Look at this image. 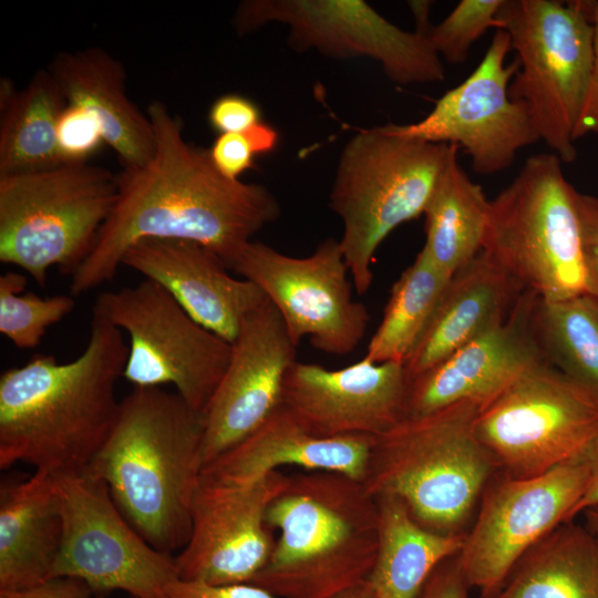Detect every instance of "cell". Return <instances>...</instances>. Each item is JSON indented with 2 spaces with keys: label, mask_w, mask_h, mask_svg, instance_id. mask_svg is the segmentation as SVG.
I'll return each mask as SVG.
<instances>
[{
  "label": "cell",
  "mask_w": 598,
  "mask_h": 598,
  "mask_svg": "<svg viewBox=\"0 0 598 598\" xmlns=\"http://www.w3.org/2000/svg\"><path fill=\"white\" fill-rule=\"evenodd\" d=\"M289 476L275 471L249 485L202 474L190 508V534L175 557L178 579L208 585L250 584L267 564L275 532L267 509Z\"/></svg>",
  "instance_id": "17"
},
{
  "label": "cell",
  "mask_w": 598,
  "mask_h": 598,
  "mask_svg": "<svg viewBox=\"0 0 598 598\" xmlns=\"http://www.w3.org/2000/svg\"><path fill=\"white\" fill-rule=\"evenodd\" d=\"M54 476L64 532L51 577L80 578L94 595L123 590L135 598H164L178 579L175 557L152 547L130 525L103 480L87 470Z\"/></svg>",
  "instance_id": "12"
},
{
  "label": "cell",
  "mask_w": 598,
  "mask_h": 598,
  "mask_svg": "<svg viewBox=\"0 0 598 598\" xmlns=\"http://www.w3.org/2000/svg\"><path fill=\"white\" fill-rule=\"evenodd\" d=\"M164 598H277L254 584L208 585L176 579L171 582Z\"/></svg>",
  "instance_id": "38"
},
{
  "label": "cell",
  "mask_w": 598,
  "mask_h": 598,
  "mask_svg": "<svg viewBox=\"0 0 598 598\" xmlns=\"http://www.w3.org/2000/svg\"><path fill=\"white\" fill-rule=\"evenodd\" d=\"M297 346L269 300L250 312L204 412L203 467L255 432L282 405Z\"/></svg>",
  "instance_id": "18"
},
{
  "label": "cell",
  "mask_w": 598,
  "mask_h": 598,
  "mask_svg": "<svg viewBox=\"0 0 598 598\" xmlns=\"http://www.w3.org/2000/svg\"><path fill=\"white\" fill-rule=\"evenodd\" d=\"M117 196V175L89 163L0 175V261L45 287L90 254Z\"/></svg>",
  "instance_id": "8"
},
{
  "label": "cell",
  "mask_w": 598,
  "mask_h": 598,
  "mask_svg": "<svg viewBox=\"0 0 598 598\" xmlns=\"http://www.w3.org/2000/svg\"><path fill=\"white\" fill-rule=\"evenodd\" d=\"M207 118L218 135L243 132L262 122L257 103L238 93H227L217 97L208 110Z\"/></svg>",
  "instance_id": "36"
},
{
  "label": "cell",
  "mask_w": 598,
  "mask_h": 598,
  "mask_svg": "<svg viewBox=\"0 0 598 598\" xmlns=\"http://www.w3.org/2000/svg\"><path fill=\"white\" fill-rule=\"evenodd\" d=\"M456 555L442 561L432 571L415 598H470L472 589L460 568Z\"/></svg>",
  "instance_id": "39"
},
{
  "label": "cell",
  "mask_w": 598,
  "mask_h": 598,
  "mask_svg": "<svg viewBox=\"0 0 598 598\" xmlns=\"http://www.w3.org/2000/svg\"><path fill=\"white\" fill-rule=\"evenodd\" d=\"M450 278L420 250L393 283L364 358L374 363L404 364L426 329Z\"/></svg>",
  "instance_id": "30"
},
{
  "label": "cell",
  "mask_w": 598,
  "mask_h": 598,
  "mask_svg": "<svg viewBox=\"0 0 598 598\" xmlns=\"http://www.w3.org/2000/svg\"><path fill=\"white\" fill-rule=\"evenodd\" d=\"M580 460L587 470V483L580 501L569 515L568 522L575 520L586 509L598 506V431L581 454Z\"/></svg>",
  "instance_id": "42"
},
{
  "label": "cell",
  "mask_w": 598,
  "mask_h": 598,
  "mask_svg": "<svg viewBox=\"0 0 598 598\" xmlns=\"http://www.w3.org/2000/svg\"><path fill=\"white\" fill-rule=\"evenodd\" d=\"M511 49L508 33L496 29L477 68L441 96L425 117L385 126L399 135L462 147L478 174L506 169L520 148L540 140L527 105L508 94L519 68L517 59L505 63Z\"/></svg>",
  "instance_id": "16"
},
{
  "label": "cell",
  "mask_w": 598,
  "mask_h": 598,
  "mask_svg": "<svg viewBox=\"0 0 598 598\" xmlns=\"http://www.w3.org/2000/svg\"><path fill=\"white\" fill-rule=\"evenodd\" d=\"M379 509V549L368 578L378 598H415L432 571L455 556L464 535L426 529L406 506L392 496L375 497Z\"/></svg>",
  "instance_id": "28"
},
{
  "label": "cell",
  "mask_w": 598,
  "mask_h": 598,
  "mask_svg": "<svg viewBox=\"0 0 598 598\" xmlns=\"http://www.w3.org/2000/svg\"><path fill=\"white\" fill-rule=\"evenodd\" d=\"M577 192L558 156L540 153L491 200L483 251L542 300L587 293Z\"/></svg>",
  "instance_id": "7"
},
{
  "label": "cell",
  "mask_w": 598,
  "mask_h": 598,
  "mask_svg": "<svg viewBox=\"0 0 598 598\" xmlns=\"http://www.w3.org/2000/svg\"><path fill=\"white\" fill-rule=\"evenodd\" d=\"M146 114L155 152L144 165L116 174L115 204L71 276L73 296L112 281L126 250L146 238L200 244L231 269L252 236L280 217L266 186L224 176L207 148L184 138L182 120L163 102L153 101Z\"/></svg>",
  "instance_id": "1"
},
{
  "label": "cell",
  "mask_w": 598,
  "mask_h": 598,
  "mask_svg": "<svg viewBox=\"0 0 598 598\" xmlns=\"http://www.w3.org/2000/svg\"><path fill=\"white\" fill-rule=\"evenodd\" d=\"M488 598H598V533L574 520L561 523Z\"/></svg>",
  "instance_id": "26"
},
{
  "label": "cell",
  "mask_w": 598,
  "mask_h": 598,
  "mask_svg": "<svg viewBox=\"0 0 598 598\" xmlns=\"http://www.w3.org/2000/svg\"><path fill=\"white\" fill-rule=\"evenodd\" d=\"M537 298L523 291L504 321L412 380L406 417L462 401H474L482 408L527 369L545 361L534 327Z\"/></svg>",
  "instance_id": "20"
},
{
  "label": "cell",
  "mask_w": 598,
  "mask_h": 598,
  "mask_svg": "<svg viewBox=\"0 0 598 598\" xmlns=\"http://www.w3.org/2000/svg\"><path fill=\"white\" fill-rule=\"evenodd\" d=\"M457 150L451 144L423 213L426 238L421 251L448 277L483 250L491 213V200L458 163Z\"/></svg>",
  "instance_id": "27"
},
{
  "label": "cell",
  "mask_w": 598,
  "mask_h": 598,
  "mask_svg": "<svg viewBox=\"0 0 598 598\" xmlns=\"http://www.w3.org/2000/svg\"><path fill=\"white\" fill-rule=\"evenodd\" d=\"M278 141L277 130L262 121L243 132L218 135L208 151L213 164L224 176L239 179L254 167L258 156L272 152Z\"/></svg>",
  "instance_id": "34"
},
{
  "label": "cell",
  "mask_w": 598,
  "mask_h": 598,
  "mask_svg": "<svg viewBox=\"0 0 598 598\" xmlns=\"http://www.w3.org/2000/svg\"><path fill=\"white\" fill-rule=\"evenodd\" d=\"M27 277L8 271L0 276V332L19 349L37 348L47 329L65 318L75 307L73 297H40L23 290Z\"/></svg>",
  "instance_id": "32"
},
{
  "label": "cell",
  "mask_w": 598,
  "mask_h": 598,
  "mask_svg": "<svg viewBox=\"0 0 598 598\" xmlns=\"http://www.w3.org/2000/svg\"><path fill=\"white\" fill-rule=\"evenodd\" d=\"M55 476L35 471L0 484V590H17L51 577L63 540Z\"/></svg>",
  "instance_id": "25"
},
{
  "label": "cell",
  "mask_w": 598,
  "mask_h": 598,
  "mask_svg": "<svg viewBox=\"0 0 598 598\" xmlns=\"http://www.w3.org/2000/svg\"><path fill=\"white\" fill-rule=\"evenodd\" d=\"M587 483L580 458L530 477L497 473L482 494L456 555L471 589L492 596L516 563L569 519Z\"/></svg>",
  "instance_id": "14"
},
{
  "label": "cell",
  "mask_w": 598,
  "mask_h": 598,
  "mask_svg": "<svg viewBox=\"0 0 598 598\" xmlns=\"http://www.w3.org/2000/svg\"><path fill=\"white\" fill-rule=\"evenodd\" d=\"M93 591L82 579L71 576L48 578L17 590H0V598H92Z\"/></svg>",
  "instance_id": "40"
},
{
  "label": "cell",
  "mask_w": 598,
  "mask_h": 598,
  "mask_svg": "<svg viewBox=\"0 0 598 598\" xmlns=\"http://www.w3.org/2000/svg\"><path fill=\"white\" fill-rule=\"evenodd\" d=\"M522 292L482 250L450 278L426 329L404 362L409 382L504 321Z\"/></svg>",
  "instance_id": "24"
},
{
  "label": "cell",
  "mask_w": 598,
  "mask_h": 598,
  "mask_svg": "<svg viewBox=\"0 0 598 598\" xmlns=\"http://www.w3.org/2000/svg\"><path fill=\"white\" fill-rule=\"evenodd\" d=\"M374 436L319 437L282 405L255 432L203 467L202 474L231 485H249L282 465L327 471L363 481Z\"/></svg>",
  "instance_id": "22"
},
{
  "label": "cell",
  "mask_w": 598,
  "mask_h": 598,
  "mask_svg": "<svg viewBox=\"0 0 598 598\" xmlns=\"http://www.w3.org/2000/svg\"><path fill=\"white\" fill-rule=\"evenodd\" d=\"M66 104L78 106L100 125L105 144L123 168L142 166L155 152L153 125L125 91L126 72L102 48L58 53L48 66Z\"/></svg>",
  "instance_id": "23"
},
{
  "label": "cell",
  "mask_w": 598,
  "mask_h": 598,
  "mask_svg": "<svg viewBox=\"0 0 598 598\" xmlns=\"http://www.w3.org/2000/svg\"><path fill=\"white\" fill-rule=\"evenodd\" d=\"M592 69L585 104L575 130V140L598 133V0L592 10Z\"/></svg>",
  "instance_id": "41"
},
{
  "label": "cell",
  "mask_w": 598,
  "mask_h": 598,
  "mask_svg": "<svg viewBox=\"0 0 598 598\" xmlns=\"http://www.w3.org/2000/svg\"><path fill=\"white\" fill-rule=\"evenodd\" d=\"M581 515L585 518L584 524L598 533V506L586 509Z\"/></svg>",
  "instance_id": "44"
},
{
  "label": "cell",
  "mask_w": 598,
  "mask_h": 598,
  "mask_svg": "<svg viewBox=\"0 0 598 598\" xmlns=\"http://www.w3.org/2000/svg\"><path fill=\"white\" fill-rule=\"evenodd\" d=\"M410 382L403 363L360 361L330 370L296 361L282 406L319 437L380 435L406 417Z\"/></svg>",
  "instance_id": "19"
},
{
  "label": "cell",
  "mask_w": 598,
  "mask_h": 598,
  "mask_svg": "<svg viewBox=\"0 0 598 598\" xmlns=\"http://www.w3.org/2000/svg\"><path fill=\"white\" fill-rule=\"evenodd\" d=\"M270 22L289 28L288 42L297 51L316 50L333 59L370 58L396 84L444 80L440 55L422 30L404 31L362 0H246L233 19L238 34Z\"/></svg>",
  "instance_id": "13"
},
{
  "label": "cell",
  "mask_w": 598,
  "mask_h": 598,
  "mask_svg": "<svg viewBox=\"0 0 598 598\" xmlns=\"http://www.w3.org/2000/svg\"><path fill=\"white\" fill-rule=\"evenodd\" d=\"M332 598H378L375 591L369 580H365L357 586H353Z\"/></svg>",
  "instance_id": "43"
},
{
  "label": "cell",
  "mask_w": 598,
  "mask_h": 598,
  "mask_svg": "<svg viewBox=\"0 0 598 598\" xmlns=\"http://www.w3.org/2000/svg\"><path fill=\"white\" fill-rule=\"evenodd\" d=\"M92 310L128 337L123 378L134 386L173 384L193 410L204 412L229 363V342L146 278L100 293Z\"/></svg>",
  "instance_id": "11"
},
{
  "label": "cell",
  "mask_w": 598,
  "mask_h": 598,
  "mask_svg": "<svg viewBox=\"0 0 598 598\" xmlns=\"http://www.w3.org/2000/svg\"><path fill=\"white\" fill-rule=\"evenodd\" d=\"M61 164H85L105 144L102 130L82 109L66 104L56 128Z\"/></svg>",
  "instance_id": "35"
},
{
  "label": "cell",
  "mask_w": 598,
  "mask_h": 598,
  "mask_svg": "<svg viewBox=\"0 0 598 598\" xmlns=\"http://www.w3.org/2000/svg\"><path fill=\"white\" fill-rule=\"evenodd\" d=\"M416 20V29L426 35L439 55L458 64L466 60L473 43L489 28L499 29L497 13L504 0H462L439 24L429 21L427 1L410 2Z\"/></svg>",
  "instance_id": "33"
},
{
  "label": "cell",
  "mask_w": 598,
  "mask_h": 598,
  "mask_svg": "<svg viewBox=\"0 0 598 598\" xmlns=\"http://www.w3.org/2000/svg\"><path fill=\"white\" fill-rule=\"evenodd\" d=\"M266 519L278 537L250 584L277 598H332L368 580L379 509L361 481L327 471L289 476Z\"/></svg>",
  "instance_id": "4"
},
{
  "label": "cell",
  "mask_w": 598,
  "mask_h": 598,
  "mask_svg": "<svg viewBox=\"0 0 598 598\" xmlns=\"http://www.w3.org/2000/svg\"><path fill=\"white\" fill-rule=\"evenodd\" d=\"M127 342L92 310L90 337L74 360L35 354L0 375V467L22 462L53 475L86 470L107 440L121 401Z\"/></svg>",
  "instance_id": "2"
},
{
  "label": "cell",
  "mask_w": 598,
  "mask_h": 598,
  "mask_svg": "<svg viewBox=\"0 0 598 598\" xmlns=\"http://www.w3.org/2000/svg\"><path fill=\"white\" fill-rule=\"evenodd\" d=\"M204 423L176 392L134 386L90 466L130 525L172 555L190 534V508L203 472Z\"/></svg>",
  "instance_id": "3"
},
{
  "label": "cell",
  "mask_w": 598,
  "mask_h": 598,
  "mask_svg": "<svg viewBox=\"0 0 598 598\" xmlns=\"http://www.w3.org/2000/svg\"><path fill=\"white\" fill-rule=\"evenodd\" d=\"M534 327L545 361L598 395V300L537 298Z\"/></svg>",
  "instance_id": "31"
},
{
  "label": "cell",
  "mask_w": 598,
  "mask_h": 598,
  "mask_svg": "<svg viewBox=\"0 0 598 598\" xmlns=\"http://www.w3.org/2000/svg\"><path fill=\"white\" fill-rule=\"evenodd\" d=\"M587 293L598 300V197L577 192Z\"/></svg>",
  "instance_id": "37"
},
{
  "label": "cell",
  "mask_w": 598,
  "mask_h": 598,
  "mask_svg": "<svg viewBox=\"0 0 598 598\" xmlns=\"http://www.w3.org/2000/svg\"><path fill=\"white\" fill-rule=\"evenodd\" d=\"M65 97L48 69L22 91L8 79L0 85V175L52 168L61 164L56 128Z\"/></svg>",
  "instance_id": "29"
},
{
  "label": "cell",
  "mask_w": 598,
  "mask_h": 598,
  "mask_svg": "<svg viewBox=\"0 0 598 598\" xmlns=\"http://www.w3.org/2000/svg\"><path fill=\"white\" fill-rule=\"evenodd\" d=\"M231 270L265 292L297 347L308 337L316 349L344 355L363 340L370 316L352 299L340 240L328 238L303 258L250 241Z\"/></svg>",
  "instance_id": "15"
},
{
  "label": "cell",
  "mask_w": 598,
  "mask_h": 598,
  "mask_svg": "<svg viewBox=\"0 0 598 598\" xmlns=\"http://www.w3.org/2000/svg\"><path fill=\"white\" fill-rule=\"evenodd\" d=\"M594 1L504 0L499 29L517 53L508 94L524 102L539 138L565 163L577 157L575 130L592 69Z\"/></svg>",
  "instance_id": "9"
},
{
  "label": "cell",
  "mask_w": 598,
  "mask_h": 598,
  "mask_svg": "<svg viewBox=\"0 0 598 598\" xmlns=\"http://www.w3.org/2000/svg\"><path fill=\"white\" fill-rule=\"evenodd\" d=\"M450 150L451 144L399 135L385 125L361 128L344 145L329 204L343 224L340 246L359 295L371 287L381 243L424 213Z\"/></svg>",
  "instance_id": "6"
},
{
  "label": "cell",
  "mask_w": 598,
  "mask_h": 598,
  "mask_svg": "<svg viewBox=\"0 0 598 598\" xmlns=\"http://www.w3.org/2000/svg\"><path fill=\"white\" fill-rule=\"evenodd\" d=\"M122 266L163 287L200 326L235 341L245 318L265 303V292L236 279L209 248L187 240L146 238L132 245Z\"/></svg>",
  "instance_id": "21"
},
{
  "label": "cell",
  "mask_w": 598,
  "mask_h": 598,
  "mask_svg": "<svg viewBox=\"0 0 598 598\" xmlns=\"http://www.w3.org/2000/svg\"><path fill=\"white\" fill-rule=\"evenodd\" d=\"M481 404L462 401L406 417L374 436L365 476L368 493L399 498L429 530L462 535L499 470L476 434Z\"/></svg>",
  "instance_id": "5"
},
{
  "label": "cell",
  "mask_w": 598,
  "mask_h": 598,
  "mask_svg": "<svg viewBox=\"0 0 598 598\" xmlns=\"http://www.w3.org/2000/svg\"><path fill=\"white\" fill-rule=\"evenodd\" d=\"M475 430L499 473L536 476L580 458L598 431V395L542 361L480 409Z\"/></svg>",
  "instance_id": "10"
},
{
  "label": "cell",
  "mask_w": 598,
  "mask_h": 598,
  "mask_svg": "<svg viewBox=\"0 0 598 598\" xmlns=\"http://www.w3.org/2000/svg\"><path fill=\"white\" fill-rule=\"evenodd\" d=\"M130 598H135V597H130Z\"/></svg>",
  "instance_id": "45"
}]
</instances>
